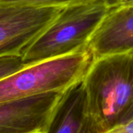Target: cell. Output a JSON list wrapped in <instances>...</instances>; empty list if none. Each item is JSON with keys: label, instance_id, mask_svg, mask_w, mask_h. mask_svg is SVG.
<instances>
[{"label": "cell", "instance_id": "cell-1", "mask_svg": "<svg viewBox=\"0 0 133 133\" xmlns=\"http://www.w3.org/2000/svg\"><path fill=\"white\" fill-rule=\"evenodd\" d=\"M131 54L94 60L83 83L89 133H102L119 124L132 98Z\"/></svg>", "mask_w": 133, "mask_h": 133}, {"label": "cell", "instance_id": "cell-5", "mask_svg": "<svg viewBox=\"0 0 133 133\" xmlns=\"http://www.w3.org/2000/svg\"><path fill=\"white\" fill-rule=\"evenodd\" d=\"M64 93H47L1 103L0 133H44Z\"/></svg>", "mask_w": 133, "mask_h": 133}, {"label": "cell", "instance_id": "cell-10", "mask_svg": "<svg viewBox=\"0 0 133 133\" xmlns=\"http://www.w3.org/2000/svg\"><path fill=\"white\" fill-rule=\"evenodd\" d=\"M102 133H133V119L115 125Z\"/></svg>", "mask_w": 133, "mask_h": 133}, {"label": "cell", "instance_id": "cell-7", "mask_svg": "<svg viewBox=\"0 0 133 133\" xmlns=\"http://www.w3.org/2000/svg\"><path fill=\"white\" fill-rule=\"evenodd\" d=\"M44 133H89L83 81L64 93Z\"/></svg>", "mask_w": 133, "mask_h": 133}, {"label": "cell", "instance_id": "cell-3", "mask_svg": "<svg viewBox=\"0 0 133 133\" xmlns=\"http://www.w3.org/2000/svg\"><path fill=\"white\" fill-rule=\"evenodd\" d=\"M88 48L42 61L0 80V104L47 93H64L83 80L93 62Z\"/></svg>", "mask_w": 133, "mask_h": 133}, {"label": "cell", "instance_id": "cell-8", "mask_svg": "<svg viewBox=\"0 0 133 133\" xmlns=\"http://www.w3.org/2000/svg\"><path fill=\"white\" fill-rule=\"evenodd\" d=\"M86 1L87 0H0V5L36 8H65Z\"/></svg>", "mask_w": 133, "mask_h": 133}, {"label": "cell", "instance_id": "cell-2", "mask_svg": "<svg viewBox=\"0 0 133 133\" xmlns=\"http://www.w3.org/2000/svg\"><path fill=\"white\" fill-rule=\"evenodd\" d=\"M109 9L104 0H87L63 8L53 23L24 51L26 65L87 48L88 42Z\"/></svg>", "mask_w": 133, "mask_h": 133}, {"label": "cell", "instance_id": "cell-4", "mask_svg": "<svg viewBox=\"0 0 133 133\" xmlns=\"http://www.w3.org/2000/svg\"><path fill=\"white\" fill-rule=\"evenodd\" d=\"M62 9L0 5V57H22Z\"/></svg>", "mask_w": 133, "mask_h": 133}, {"label": "cell", "instance_id": "cell-11", "mask_svg": "<svg viewBox=\"0 0 133 133\" xmlns=\"http://www.w3.org/2000/svg\"><path fill=\"white\" fill-rule=\"evenodd\" d=\"M132 69H133V53H132ZM133 119V80H132V98H131V101L130 104L125 113V115H123L121 122H119V124L121 123H125L127 122L130 120Z\"/></svg>", "mask_w": 133, "mask_h": 133}, {"label": "cell", "instance_id": "cell-12", "mask_svg": "<svg viewBox=\"0 0 133 133\" xmlns=\"http://www.w3.org/2000/svg\"><path fill=\"white\" fill-rule=\"evenodd\" d=\"M104 1L108 5V7H114L117 5L121 0H104Z\"/></svg>", "mask_w": 133, "mask_h": 133}, {"label": "cell", "instance_id": "cell-6", "mask_svg": "<svg viewBox=\"0 0 133 133\" xmlns=\"http://www.w3.org/2000/svg\"><path fill=\"white\" fill-rule=\"evenodd\" d=\"M87 48L94 60L133 53V5L109 7L91 36Z\"/></svg>", "mask_w": 133, "mask_h": 133}, {"label": "cell", "instance_id": "cell-13", "mask_svg": "<svg viewBox=\"0 0 133 133\" xmlns=\"http://www.w3.org/2000/svg\"><path fill=\"white\" fill-rule=\"evenodd\" d=\"M133 5V0H121L117 5Z\"/></svg>", "mask_w": 133, "mask_h": 133}, {"label": "cell", "instance_id": "cell-9", "mask_svg": "<svg viewBox=\"0 0 133 133\" xmlns=\"http://www.w3.org/2000/svg\"><path fill=\"white\" fill-rule=\"evenodd\" d=\"M26 66L20 56L0 57V80Z\"/></svg>", "mask_w": 133, "mask_h": 133}]
</instances>
